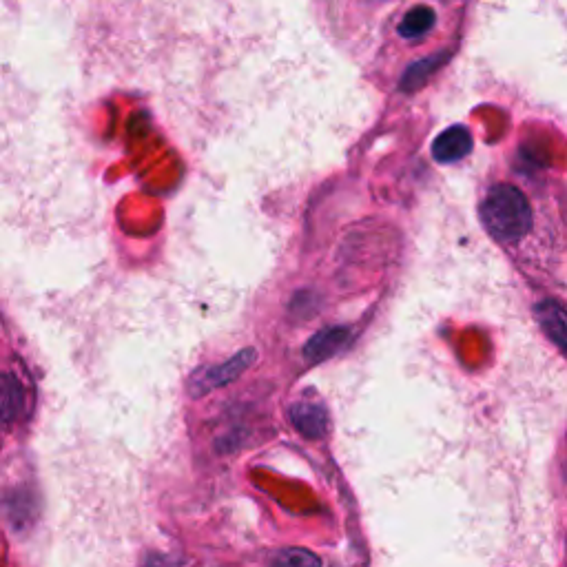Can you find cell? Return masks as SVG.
Masks as SVG:
<instances>
[{
    "instance_id": "5b68a950",
    "label": "cell",
    "mask_w": 567,
    "mask_h": 567,
    "mask_svg": "<svg viewBox=\"0 0 567 567\" xmlns=\"http://www.w3.org/2000/svg\"><path fill=\"white\" fill-rule=\"evenodd\" d=\"M437 25V14L432 12L430 7H412L404 14L399 23V36L406 40V43H417V40H424L432 29Z\"/></svg>"
},
{
    "instance_id": "7a4b0ae2",
    "label": "cell",
    "mask_w": 567,
    "mask_h": 567,
    "mask_svg": "<svg viewBox=\"0 0 567 567\" xmlns=\"http://www.w3.org/2000/svg\"><path fill=\"white\" fill-rule=\"evenodd\" d=\"M536 319L543 328V333L552 339L554 346H559L567 355V313L565 308L548 300L536 306Z\"/></svg>"
},
{
    "instance_id": "30bf717a",
    "label": "cell",
    "mask_w": 567,
    "mask_h": 567,
    "mask_svg": "<svg viewBox=\"0 0 567 567\" xmlns=\"http://www.w3.org/2000/svg\"><path fill=\"white\" fill-rule=\"evenodd\" d=\"M147 567H175V563L169 561L167 556H156V559H151V561L147 563Z\"/></svg>"
},
{
    "instance_id": "6da1fadb",
    "label": "cell",
    "mask_w": 567,
    "mask_h": 567,
    "mask_svg": "<svg viewBox=\"0 0 567 567\" xmlns=\"http://www.w3.org/2000/svg\"><path fill=\"white\" fill-rule=\"evenodd\" d=\"M481 218L494 240L514 244L523 240L532 222L530 204L525 195L510 184L494 187L481 204Z\"/></svg>"
},
{
    "instance_id": "52a82bcc",
    "label": "cell",
    "mask_w": 567,
    "mask_h": 567,
    "mask_svg": "<svg viewBox=\"0 0 567 567\" xmlns=\"http://www.w3.org/2000/svg\"><path fill=\"white\" fill-rule=\"evenodd\" d=\"M253 362V353L251 350H244V353H240L237 357H233L231 362H226L218 368H213L209 370V373L204 375V384H202V393L204 390H211V388H220L224 384H229V381H233L235 377H240L242 370L249 366Z\"/></svg>"
},
{
    "instance_id": "9c48e42d",
    "label": "cell",
    "mask_w": 567,
    "mask_h": 567,
    "mask_svg": "<svg viewBox=\"0 0 567 567\" xmlns=\"http://www.w3.org/2000/svg\"><path fill=\"white\" fill-rule=\"evenodd\" d=\"M3 384V419L5 424H9L20 410V386L12 375H5Z\"/></svg>"
},
{
    "instance_id": "ba28073f",
    "label": "cell",
    "mask_w": 567,
    "mask_h": 567,
    "mask_svg": "<svg viewBox=\"0 0 567 567\" xmlns=\"http://www.w3.org/2000/svg\"><path fill=\"white\" fill-rule=\"evenodd\" d=\"M317 556L308 550L302 548H291V550H284L280 556L275 559L273 567H319Z\"/></svg>"
},
{
    "instance_id": "8992f818",
    "label": "cell",
    "mask_w": 567,
    "mask_h": 567,
    "mask_svg": "<svg viewBox=\"0 0 567 567\" xmlns=\"http://www.w3.org/2000/svg\"><path fill=\"white\" fill-rule=\"evenodd\" d=\"M348 333L342 331V328H331V331H324L315 335L311 342L306 346V357L311 362H324V359L333 357L339 348L346 344Z\"/></svg>"
},
{
    "instance_id": "277c9868",
    "label": "cell",
    "mask_w": 567,
    "mask_h": 567,
    "mask_svg": "<svg viewBox=\"0 0 567 567\" xmlns=\"http://www.w3.org/2000/svg\"><path fill=\"white\" fill-rule=\"evenodd\" d=\"M472 149V136L463 127H452L432 144V153L439 162H457L468 156Z\"/></svg>"
},
{
    "instance_id": "3957f363",
    "label": "cell",
    "mask_w": 567,
    "mask_h": 567,
    "mask_svg": "<svg viewBox=\"0 0 567 567\" xmlns=\"http://www.w3.org/2000/svg\"><path fill=\"white\" fill-rule=\"evenodd\" d=\"M293 426L302 432L306 439H322L328 430V415L319 404H295L291 408Z\"/></svg>"
}]
</instances>
